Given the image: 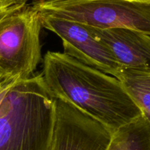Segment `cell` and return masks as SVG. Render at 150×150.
<instances>
[{"label": "cell", "instance_id": "1", "mask_svg": "<svg viewBox=\"0 0 150 150\" xmlns=\"http://www.w3.org/2000/svg\"><path fill=\"white\" fill-rule=\"evenodd\" d=\"M42 76L54 98L74 105L112 133L142 116L120 80L64 53H46Z\"/></svg>", "mask_w": 150, "mask_h": 150}, {"label": "cell", "instance_id": "2", "mask_svg": "<svg viewBox=\"0 0 150 150\" xmlns=\"http://www.w3.org/2000/svg\"><path fill=\"white\" fill-rule=\"evenodd\" d=\"M54 120L42 73L19 81L0 105V150H51Z\"/></svg>", "mask_w": 150, "mask_h": 150}, {"label": "cell", "instance_id": "3", "mask_svg": "<svg viewBox=\"0 0 150 150\" xmlns=\"http://www.w3.org/2000/svg\"><path fill=\"white\" fill-rule=\"evenodd\" d=\"M30 4L41 16L150 35V0H32Z\"/></svg>", "mask_w": 150, "mask_h": 150}, {"label": "cell", "instance_id": "4", "mask_svg": "<svg viewBox=\"0 0 150 150\" xmlns=\"http://www.w3.org/2000/svg\"><path fill=\"white\" fill-rule=\"evenodd\" d=\"M41 16L31 4L16 6L0 18V76L23 79L41 59Z\"/></svg>", "mask_w": 150, "mask_h": 150}, {"label": "cell", "instance_id": "5", "mask_svg": "<svg viewBox=\"0 0 150 150\" xmlns=\"http://www.w3.org/2000/svg\"><path fill=\"white\" fill-rule=\"evenodd\" d=\"M54 98L51 150H107L112 132L74 105Z\"/></svg>", "mask_w": 150, "mask_h": 150}, {"label": "cell", "instance_id": "6", "mask_svg": "<svg viewBox=\"0 0 150 150\" xmlns=\"http://www.w3.org/2000/svg\"><path fill=\"white\" fill-rule=\"evenodd\" d=\"M41 21L42 27L61 38L64 54L118 79L122 67L109 48L92 35L89 26L50 16H41Z\"/></svg>", "mask_w": 150, "mask_h": 150}, {"label": "cell", "instance_id": "7", "mask_svg": "<svg viewBox=\"0 0 150 150\" xmlns=\"http://www.w3.org/2000/svg\"><path fill=\"white\" fill-rule=\"evenodd\" d=\"M89 28L123 68L150 70V35L123 28Z\"/></svg>", "mask_w": 150, "mask_h": 150}, {"label": "cell", "instance_id": "8", "mask_svg": "<svg viewBox=\"0 0 150 150\" xmlns=\"http://www.w3.org/2000/svg\"><path fill=\"white\" fill-rule=\"evenodd\" d=\"M107 150H150V123L143 116L112 133Z\"/></svg>", "mask_w": 150, "mask_h": 150}, {"label": "cell", "instance_id": "9", "mask_svg": "<svg viewBox=\"0 0 150 150\" xmlns=\"http://www.w3.org/2000/svg\"><path fill=\"white\" fill-rule=\"evenodd\" d=\"M118 80L150 123V70L122 67Z\"/></svg>", "mask_w": 150, "mask_h": 150}, {"label": "cell", "instance_id": "10", "mask_svg": "<svg viewBox=\"0 0 150 150\" xmlns=\"http://www.w3.org/2000/svg\"><path fill=\"white\" fill-rule=\"evenodd\" d=\"M21 79L18 78L11 77L7 76H0V105L4 100V97L10 91V89Z\"/></svg>", "mask_w": 150, "mask_h": 150}, {"label": "cell", "instance_id": "11", "mask_svg": "<svg viewBox=\"0 0 150 150\" xmlns=\"http://www.w3.org/2000/svg\"><path fill=\"white\" fill-rule=\"evenodd\" d=\"M21 4L27 3H23L20 0H0V18L4 16L16 6Z\"/></svg>", "mask_w": 150, "mask_h": 150}, {"label": "cell", "instance_id": "12", "mask_svg": "<svg viewBox=\"0 0 150 150\" xmlns=\"http://www.w3.org/2000/svg\"><path fill=\"white\" fill-rule=\"evenodd\" d=\"M20 1L23 3H27L29 0H20Z\"/></svg>", "mask_w": 150, "mask_h": 150}]
</instances>
